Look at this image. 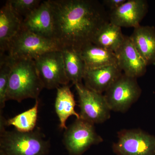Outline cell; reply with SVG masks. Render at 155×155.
<instances>
[{
	"label": "cell",
	"instance_id": "cell-15",
	"mask_svg": "<svg viewBox=\"0 0 155 155\" xmlns=\"http://www.w3.org/2000/svg\"><path fill=\"white\" fill-rule=\"evenodd\" d=\"M130 38L147 66L155 64V28L140 25L134 28Z\"/></svg>",
	"mask_w": 155,
	"mask_h": 155
},
{
	"label": "cell",
	"instance_id": "cell-5",
	"mask_svg": "<svg viewBox=\"0 0 155 155\" xmlns=\"http://www.w3.org/2000/svg\"><path fill=\"white\" fill-rule=\"evenodd\" d=\"M104 139L98 134L94 124L80 118L67 127L63 143L70 155H82L93 145L100 144Z\"/></svg>",
	"mask_w": 155,
	"mask_h": 155
},
{
	"label": "cell",
	"instance_id": "cell-4",
	"mask_svg": "<svg viewBox=\"0 0 155 155\" xmlns=\"http://www.w3.org/2000/svg\"><path fill=\"white\" fill-rule=\"evenodd\" d=\"M61 50L54 40L39 35L22 27L9 43L7 53L13 58L34 60L45 53Z\"/></svg>",
	"mask_w": 155,
	"mask_h": 155
},
{
	"label": "cell",
	"instance_id": "cell-11",
	"mask_svg": "<svg viewBox=\"0 0 155 155\" xmlns=\"http://www.w3.org/2000/svg\"><path fill=\"white\" fill-rule=\"evenodd\" d=\"M115 54L118 67L125 75L137 78L145 74L147 65L134 47L130 37L125 35L124 41Z\"/></svg>",
	"mask_w": 155,
	"mask_h": 155
},
{
	"label": "cell",
	"instance_id": "cell-9",
	"mask_svg": "<svg viewBox=\"0 0 155 155\" xmlns=\"http://www.w3.org/2000/svg\"><path fill=\"white\" fill-rule=\"evenodd\" d=\"M112 149L116 155H155V137L140 129H123Z\"/></svg>",
	"mask_w": 155,
	"mask_h": 155
},
{
	"label": "cell",
	"instance_id": "cell-2",
	"mask_svg": "<svg viewBox=\"0 0 155 155\" xmlns=\"http://www.w3.org/2000/svg\"><path fill=\"white\" fill-rule=\"evenodd\" d=\"M12 58V70L6 92V101L13 100L20 103L28 98L38 99L44 87L34 61L26 58Z\"/></svg>",
	"mask_w": 155,
	"mask_h": 155
},
{
	"label": "cell",
	"instance_id": "cell-7",
	"mask_svg": "<svg viewBox=\"0 0 155 155\" xmlns=\"http://www.w3.org/2000/svg\"><path fill=\"white\" fill-rule=\"evenodd\" d=\"M34 61L44 88L54 89L69 84L61 51L48 52Z\"/></svg>",
	"mask_w": 155,
	"mask_h": 155
},
{
	"label": "cell",
	"instance_id": "cell-21",
	"mask_svg": "<svg viewBox=\"0 0 155 155\" xmlns=\"http://www.w3.org/2000/svg\"><path fill=\"white\" fill-rule=\"evenodd\" d=\"M13 59L8 54H0V111L5 106L6 95Z\"/></svg>",
	"mask_w": 155,
	"mask_h": 155
},
{
	"label": "cell",
	"instance_id": "cell-22",
	"mask_svg": "<svg viewBox=\"0 0 155 155\" xmlns=\"http://www.w3.org/2000/svg\"><path fill=\"white\" fill-rule=\"evenodd\" d=\"M14 11L23 19L40 5L39 0H9Z\"/></svg>",
	"mask_w": 155,
	"mask_h": 155
},
{
	"label": "cell",
	"instance_id": "cell-24",
	"mask_svg": "<svg viewBox=\"0 0 155 155\" xmlns=\"http://www.w3.org/2000/svg\"><path fill=\"white\" fill-rule=\"evenodd\" d=\"M0 155H7L2 151L0 150Z\"/></svg>",
	"mask_w": 155,
	"mask_h": 155
},
{
	"label": "cell",
	"instance_id": "cell-6",
	"mask_svg": "<svg viewBox=\"0 0 155 155\" xmlns=\"http://www.w3.org/2000/svg\"><path fill=\"white\" fill-rule=\"evenodd\" d=\"M141 93L137 78L122 73L104 96L111 111L124 113L138 101Z\"/></svg>",
	"mask_w": 155,
	"mask_h": 155
},
{
	"label": "cell",
	"instance_id": "cell-20",
	"mask_svg": "<svg viewBox=\"0 0 155 155\" xmlns=\"http://www.w3.org/2000/svg\"><path fill=\"white\" fill-rule=\"evenodd\" d=\"M39 101L35 100L34 106L25 112L6 120V126H13L20 132H28L35 129L37 121Z\"/></svg>",
	"mask_w": 155,
	"mask_h": 155
},
{
	"label": "cell",
	"instance_id": "cell-1",
	"mask_svg": "<svg viewBox=\"0 0 155 155\" xmlns=\"http://www.w3.org/2000/svg\"><path fill=\"white\" fill-rule=\"evenodd\" d=\"M54 20V39L61 46L79 51L92 42L109 22V13L97 0H48Z\"/></svg>",
	"mask_w": 155,
	"mask_h": 155
},
{
	"label": "cell",
	"instance_id": "cell-17",
	"mask_svg": "<svg viewBox=\"0 0 155 155\" xmlns=\"http://www.w3.org/2000/svg\"><path fill=\"white\" fill-rule=\"evenodd\" d=\"M79 53L86 69H96L111 65L118 66L115 53L97 46L92 43L84 46Z\"/></svg>",
	"mask_w": 155,
	"mask_h": 155
},
{
	"label": "cell",
	"instance_id": "cell-23",
	"mask_svg": "<svg viewBox=\"0 0 155 155\" xmlns=\"http://www.w3.org/2000/svg\"><path fill=\"white\" fill-rule=\"evenodd\" d=\"M127 0H104L103 5L110 9V11H114L122 5Z\"/></svg>",
	"mask_w": 155,
	"mask_h": 155
},
{
	"label": "cell",
	"instance_id": "cell-3",
	"mask_svg": "<svg viewBox=\"0 0 155 155\" xmlns=\"http://www.w3.org/2000/svg\"><path fill=\"white\" fill-rule=\"evenodd\" d=\"M49 141L39 128L28 132L0 130V150L7 155H47Z\"/></svg>",
	"mask_w": 155,
	"mask_h": 155
},
{
	"label": "cell",
	"instance_id": "cell-8",
	"mask_svg": "<svg viewBox=\"0 0 155 155\" xmlns=\"http://www.w3.org/2000/svg\"><path fill=\"white\" fill-rule=\"evenodd\" d=\"M74 85L78 95L80 118L94 124L110 119L111 110L104 94L89 89L82 83Z\"/></svg>",
	"mask_w": 155,
	"mask_h": 155
},
{
	"label": "cell",
	"instance_id": "cell-14",
	"mask_svg": "<svg viewBox=\"0 0 155 155\" xmlns=\"http://www.w3.org/2000/svg\"><path fill=\"white\" fill-rule=\"evenodd\" d=\"M123 73L117 65L96 69H86L84 76V86L100 94L105 92Z\"/></svg>",
	"mask_w": 155,
	"mask_h": 155
},
{
	"label": "cell",
	"instance_id": "cell-18",
	"mask_svg": "<svg viewBox=\"0 0 155 155\" xmlns=\"http://www.w3.org/2000/svg\"><path fill=\"white\" fill-rule=\"evenodd\" d=\"M125 37L122 28L109 21L100 28L92 43L115 53L123 43Z\"/></svg>",
	"mask_w": 155,
	"mask_h": 155
},
{
	"label": "cell",
	"instance_id": "cell-10",
	"mask_svg": "<svg viewBox=\"0 0 155 155\" xmlns=\"http://www.w3.org/2000/svg\"><path fill=\"white\" fill-rule=\"evenodd\" d=\"M148 9L145 0H127L118 8L109 12V20L121 28H136L140 25Z\"/></svg>",
	"mask_w": 155,
	"mask_h": 155
},
{
	"label": "cell",
	"instance_id": "cell-13",
	"mask_svg": "<svg viewBox=\"0 0 155 155\" xmlns=\"http://www.w3.org/2000/svg\"><path fill=\"white\" fill-rule=\"evenodd\" d=\"M23 21L7 1L0 10V54L7 53L9 43L22 29Z\"/></svg>",
	"mask_w": 155,
	"mask_h": 155
},
{
	"label": "cell",
	"instance_id": "cell-12",
	"mask_svg": "<svg viewBox=\"0 0 155 155\" xmlns=\"http://www.w3.org/2000/svg\"><path fill=\"white\" fill-rule=\"evenodd\" d=\"M22 28L54 40L52 11L48 0L42 2L37 8L23 19Z\"/></svg>",
	"mask_w": 155,
	"mask_h": 155
},
{
	"label": "cell",
	"instance_id": "cell-16",
	"mask_svg": "<svg viewBox=\"0 0 155 155\" xmlns=\"http://www.w3.org/2000/svg\"><path fill=\"white\" fill-rule=\"evenodd\" d=\"M57 90L55 110L60 122L59 127L61 130H66L68 118L73 116L79 119L80 115L75 110L76 102L69 85L60 86Z\"/></svg>",
	"mask_w": 155,
	"mask_h": 155
},
{
	"label": "cell",
	"instance_id": "cell-19",
	"mask_svg": "<svg viewBox=\"0 0 155 155\" xmlns=\"http://www.w3.org/2000/svg\"><path fill=\"white\" fill-rule=\"evenodd\" d=\"M66 74L73 84L82 83L86 66L80 53L72 48H64L61 50Z\"/></svg>",
	"mask_w": 155,
	"mask_h": 155
}]
</instances>
